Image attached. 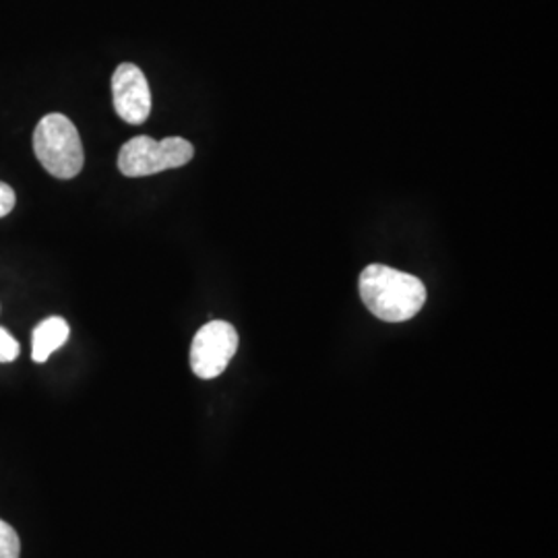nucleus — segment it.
Listing matches in <instances>:
<instances>
[{
  "label": "nucleus",
  "instance_id": "obj_9",
  "mask_svg": "<svg viewBox=\"0 0 558 558\" xmlns=\"http://www.w3.org/2000/svg\"><path fill=\"white\" fill-rule=\"evenodd\" d=\"M15 191L7 184V182H0V218L9 216L15 207Z\"/></svg>",
  "mask_w": 558,
  "mask_h": 558
},
{
  "label": "nucleus",
  "instance_id": "obj_2",
  "mask_svg": "<svg viewBox=\"0 0 558 558\" xmlns=\"http://www.w3.org/2000/svg\"><path fill=\"white\" fill-rule=\"evenodd\" d=\"M34 151L44 170L54 179H75L85 163L80 131L60 112H52L38 122L34 131Z\"/></svg>",
  "mask_w": 558,
  "mask_h": 558
},
{
  "label": "nucleus",
  "instance_id": "obj_4",
  "mask_svg": "<svg viewBox=\"0 0 558 558\" xmlns=\"http://www.w3.org/2000/svg\"><path fill=\"white\" fill-rule=\"evenodd\" d=\"M239 350V333L226 320L203 325L191 345V368L199 379H216Z\"/></svg>",
  "mask_w": 558,
  "mask_h": 558
},
{
  "label": "nucleus",
  "instance_id": "obj_5",
  "mask_svg": "<svg viewBox=\"0 0 558 558\" xmlns=\"http://www.w3.org/2000/svg\"><path fill=\"white\" fill-rule=\"evenodd\" d=\"M112 100L120 119L143 124L151 114V92L143 71L133 62H122L112 75Z\"/></svg>",
  "mask_w": 558,
  "mask_h": 558
},
{
  "label": "nucleus",
  "instance_id": "obj_8",
  "mask_svg": "<svg viewBox=\"0 0 558 558\" xmlns=\"http://www.w3.org/2000/svg\"><path fill=\"white\" fill-rule=\"evenodd\" d=\"M20 356V343L4 327H0V362H13Z\"/></svg>",
  "mask_w": 558,
  "mask_h": 558
},
{
  "label": "nucleus",
  "instance_id": "obj_7",
  "mask_svg": "<svg viewBox=\"0 0 558 558\" xmlns=\"http://www.w3.org/2000/svg\"><path fill=\"white\" fill-rule=\"evenodd\" d=\"M21 539L20 534L9 525L7 521L0 519V558H20Z\"/></svg>",
  "mask_w": 558,
  "mask_h": 558
},
{
  "label": "nucleus",
  "instance_id": "obj_6",
  "mask_svg": "<svg viewBox=\"0 0 558 558\" xmlns=\"http://www.w3.org/2000/svg\"><path fill=\"white\" fill-rule=\"evenodd\" d=\"M71 336V327L62 317H48L32 333V359L34 362H46L57 350H60Z\"/></svg>",
  "mask_w": 558,
  "mask_h": 558
},
{
  "label": "nucleus",
  "instance_id": "obj_1",
  "mask_svg": "<svg viewBox=\"0 0 558 558\" xmlns=\"http://www.w3.org/2000/svg\"><path fill=\"white\" fill-rule=\"evenodd\" d=\"M360 299L385 323L414 319L426 302L422 279L387 265H368L360 274Z\"/></svg>",
  "mask_w": 558,
  "mask_h": 558
},
{
  "label": "nucleus",
  "instance_id": "obj_3",
  "mask_svg": "<svg viewBox=\"0 0 558 558\" xmlns=\"http://www.w3.org/2000/svg\"><path fill=\"white\" fill-rule=\"evenodd\" d=\"M193 156L195 147L191 145V141L182 137L156 141L147 135H141L126 141L120 147L119 170L120 174L129 179H141L182 168L193 160Z\"/></svg>",
  "mask_w": 558,
  "mask_h": 558
}]
</instances>
